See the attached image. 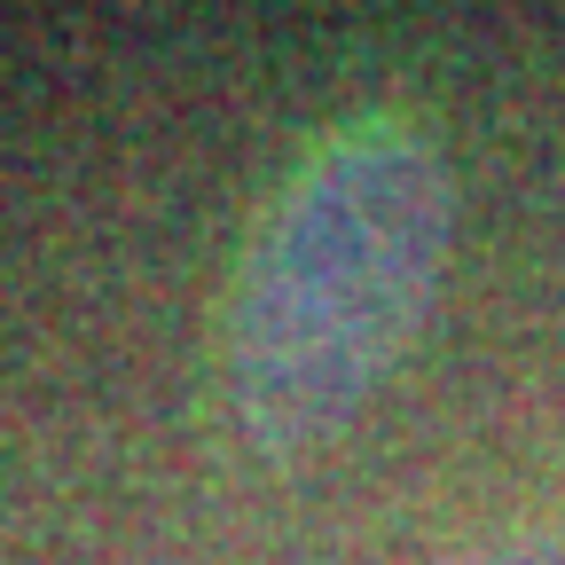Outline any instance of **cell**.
<instances>
[{"label": "cell", "mask_w": 565, "mask_h": 565, "mask_svg": "<svg viewBox=\"0 0 565 565\" xmlns=\"http://www.w3.org/2000/svg\"><path fill=\"white\" fill-rule=\"evenodd\" d=\"M433 565H565V550L542 534H471V542L440 550Z\"/></svg>", "instance_id": "cell-2"}, {"label": "cell", "mask_w": 565, "mask_h": 565, "mask_svg": "<svg viewBox=\"0 0 565 565\" xmlns=\"http://www.w3.org/2000/svg\"><path fill=\"white\" fill-rule=\"evenodd\" d=\"M456 181L408 118L338 126L275 189L228 282L221 393L252 456L330 448L401 370L440 299Z\"/></svg>", "instance_id": "cell-1"}]
</instances>
